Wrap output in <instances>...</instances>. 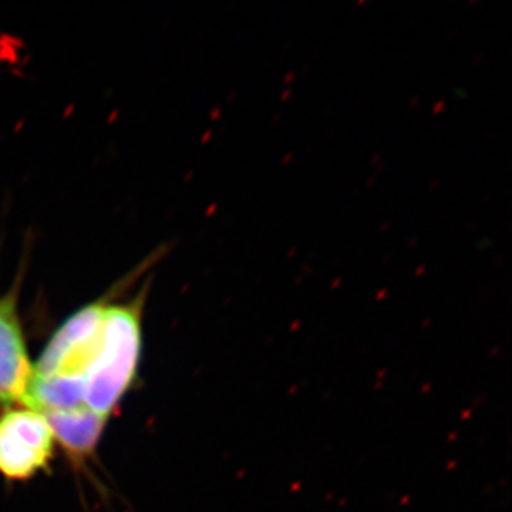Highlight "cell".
Masks as SVG:
<instances>
[{
  "label": "cell",
  "instance_id": "3",
  "mask_svg": "<svg viewBox=\"0 0 512 512\" xmlns=\"http://www.w3.org/2000/svg\"><path fill=\"white\" fill-rule=\"evenodd\" d=\"M55 436L45 414L12 409L0 414V473L10 480H28L52 460Z\"/></svg>",
  "mask_w": 512,
  "mask_h": 512
},
{
  "label": "cell",
  "instance_id": "5",
  "mask_svg": "<svg viewBox=\"0 0 512 512\" xmlns=\"http://www.w3.org/2000/svg\"><path fill=\"white\" fill-rule=\"evenodd\" d=\"M45 417L53 436L74 457H87L93 453L107 423L106 416L87 406L45 413Z\"/></svg>",
  "mask_w": 512,
  "mask_h": 512
},
{
  "label": "cell",
  "instance_id": "2",
  "mask_svg": "<svg viewBox=\"0 0 512 512\" xmlns=\"http://www.w3.org/2000/svg\"><path fill=\"white\" fill-rule=\"evenodd\" d=\"M111 293L83 306L62 323L35 366V376L86 377L100 349Z\"/></svg>",
  "mask_w": 512,
  "mask_h": 512
},
{
  "label": "cell",
  "instance_id": "4",
  "mask_svg": "<svg viewBox=\"0 0 512 512\" xmlns=\"http://www.w3.org/2000/svg\"><path fill=\"white\" fill-rule=\"evenodd\" d=\"M22 278L19 272L13 285L0 295V403L30 409L35 366L30 363L20 322Z\"/></svg>",
  "mask_w": 512,
  "mask_h": 512
},
{
  "label": "cell",
  "instance_id": "1",
  "mask_svg": "<svg viewBox=\"0 0 512 512\" xmlns=\"http://www.w3.org/2000/svg\"><path fill=\"white\" fill-rule=\"evenodd\" d=\"M150 282L126 302H113L119 284L111 292L99 352L84 377V404L109 417L136 379L141 353V322Z\"/></svg>",
  "mask_w": 512,
  "mask_h": 512
}]
</instances>
